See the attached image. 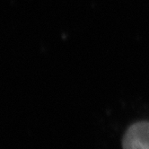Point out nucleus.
I'll return each instance as SVG.
<instances>
[{
    "instance_id": "1",
    "label": "nucleus",
    "mask_w": 149,
    "mask_h": 149,
    "mask_svg": "<svg viewBox=\"0 0 149 149\" xmlns=\"http://www.w3.org/2000/svg\"><path fill=\"white\" fill-rule=\"evenodd\" d=\"M123 149H149V122L140 121L130 126L126 131Z\"/></svg>"
}]
</instances>
